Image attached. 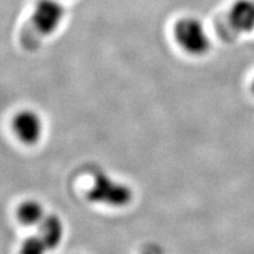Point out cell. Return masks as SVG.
<instances>
[{"mask_svg": "<svg viewBox=\"0 0 254 254\" xmlns=\"http://www.w3.org/2000/svg\"><path fill=\"white\" fill-rule=\"evenodd\" d=\"M64 14V7L57 0H39L34 6L30 26L21 34L25 49H37L44 37L58 30Z\"/></svg>", "mask_w": 254, "mask_h": 254, "instance_id": "obj_1", "label": "cell"}, {"mask_svg": "<svg viewBox=\"0 0 254 254\" xmlns=\"http://www.w3.org/2000/svg\"><path fill=\"white\" fill-rule=\"evenodd\" d=\"M87 198L95 204L122 208L131 204L133 192L131 187L112 179L106 173H98L88 190Z\"/></svg>", "mask_w": 254, "mask_h": 254, "instance_id": "obj_2", "label": "cell"}, {"mask_svg": "<svg viewBox=\"0 0 254 254\" xmlns=\"http://www.w3.org/2000/svg\"><path fill=\"white\" fill-rule=\"evenodd\" d=\"M174 38L178 45L192 56L207 53L211 41L204 26L195 18H183L174 26Z\"/></svg>", "mask_w": 254, "mask_h": 254, "instance_id": "obj_3", "label": "cell"}, {"mask_svg": "<svg viewBox=\"0 0 254 254\" xmlns=\"http://www.w3.org/2000/svg\"><path fill=\"white\" fill-rule=\"evenodd\" d=\"M12 128L18 140L27 146L40 141L44 133V122L33 110H21L12 119Z\"/></svg>", "mask_w": 254, "mask_h": 254, "instance_id": "obj_4", "label": "cell"}, {"mask_svg": "<svg viewBox=\"0 0 254 254\" xmlns=\"http://www.w3.org/2000/svg\"><path fill=\"white\" fill-rule=\"evenodd\" d=\"M227 21L234 33L250 32L254 28V0H238L232 6Z\"/></svg>", "mask_w": 254, "mask_h": 254, "instance_id": "obj_5", "label": "cell"}, {"mask_svg": "<svg viewBox=\"0 0 254 254\" xmlns=\"http://www.w3.org/2000/svg\"><path fill=\"white\" fill-rule=\"evenodd\" d=\"M38 236L45 243L50 251L57 249L63 241L65 234L63 220L56 214H46L43 221L38 225Z\"/></svg>", "mask_w": 254, "mask_h": 254, "instance_id": "obj_6", "label": "cell"}, {"mask_svg": "<svg viewBox=\"0 0 254 254\" xmlns=\"http://www.w3.org/2000/svg\"><path fill=\"white\" fill-rule=\"evenodd\" d=\"M15 217L24 226H38L46 217L44 206L37 200H25L17 207Z\"/></svg>", "mask_w": 254, "mask_h": 254, "instance_id": "obj_7", "label": "cell"}, {"mask_svg": "<svg viewBox=\"0 0 254 254\" xmlns=\"http://www.w3.org/2000/svg\"><path fill=\"white\" fill-rule=\"evenodd\" d=\"M49 251L50 250L47 249L45 243L40 239L38 234H36V236L26 238L23 241L19 254H47Z\"/></svg>", "mask_w": 254, "mask_h": 254, "instance_id": "obj_8", "label": "cell"}, {"mask_svg": "<svg viewBox=\"0 0 254 254\" xmlns=\"http://www.w3.org/2000/svg\"><path fill=\"white\" fill-rule=\"evenodd\" d=\"M251 91H252V93L254 94V79H253L252 84H251Z\"/></svg>", "mask_w": 254, "mask_h": 254, "instance_id": "obj_9", "label": "cell"}]
</instances>
